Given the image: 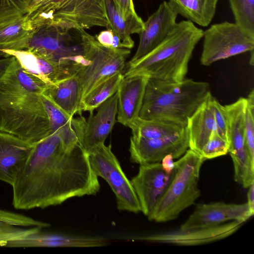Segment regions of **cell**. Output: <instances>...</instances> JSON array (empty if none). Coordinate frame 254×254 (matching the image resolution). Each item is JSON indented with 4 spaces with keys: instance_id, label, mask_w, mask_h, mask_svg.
Instances as JSON below:
<instances>
[{
    "instance_id": "1",
    "label": "cell",
    "mask_w": 254,
    "mask_h": 254,
    "mask_svg": "<svg viewBox=\"0 0 254 254\" xmlns=\"http://www.w3.org/2000/svg\"><path fill=\"white\" fill-rule=\"evenodd\" d=\"M88 153L79 142L70 143L54 132L34 144L12 185L17 209L45 208L100 190Z\"/></svg>"
},
{
    "instance_id": "2",
    "label": "cell",
    "mask_w": 254,
    "mask_h": 254,
    "mask_svg": "<svg viewBox=\"0 0 254 254\" xmlns=\"http://www.w3.org/2000/svg\"><path fill=\"white\" fill-rule=\"evenodd\" d=\"M49 86L14 57L0 77V131L33 144L51 134Z\"/></svg>"
},
{
    "instance_id": "3",
    "label": "cell",
    "mask_w": 254,
    "mask_h": 254,
    "mask_svg": "<svg viewBox=\"0 0 254 254\" xmlns=\"http://www.w3.org/2000/svg\"><path fill=\"white\" fill-rule=\"evenodd\" d=\"M203 31L194 23H177L165 40L149 53L127 65L124 76L141 74L166 81H180L188 73L193 51Z\"/></svg>"
},
{
    "instance_id": "4",
    "label": "cell",
    "mask_w": 254,
    "mask_h": 254,
    "mask_svg": "<svg viewBox=\"0 0 254 254\" xmlns=\"http://www.w3.org/2000/svg\"><path fill=\"white\" fill-rule=\"evenodd\" d=\"M206 82L186 79L166 81L149 78L139 117L186 127L188 119L211 94Z\"/></svg>"
},
{
    "instance_id": "5",
    "label": "cell",
    "mask_w": 254,
    "mask_h": 254,
    "mask_svg": "<svg viewBox=\"0 0 254 254\" xmlns=\"http://www.w3.org/2000/svg\"><path fill=\"white\" fill-rule=\"evenodd\" d=\"M25 15L34 29L45 25L75 30L109 26L104 0H33Z\"/></svg>"
},
{
    "instance_id": "6",
    "label": "cell",
    "mask_w": 254,
    "mask_h": 254,
    "mask_svg": "<svg viewBox=\"0 0 254 254\" xmlns=\"http://www.w3.org/2000/svg\"><path fill=\"white\" fill-rule=\"evenodd\" d=\"M204 161L199 153L188 149L175 162L174 176L148 218L149 220L158 222L173 220L194 203L200 195L198 183Z\"/></svg>"
},
{
    "instance_id": "7",
    "label": "cell",
    "mask_w": 254,
    "mask_h": 254,
    "mask_svg": "<svg viewBox=\"0 0 254 254\" xmlns=\"http://www.w3.org/2000/svg\"><path fill=\"white\" fill-rule=\"evenodd\" d=\"M45 25L33 31L25 50L38 54L68 71L76 73L85 62L78 30Z\"/></svg>"
},
{
    "instance_id": "8",
    "label": "cell",
    "mask_w": 254,
    "mask_h": 254,
    "mask_svg": "<svg viewBox=\"0 0 254 254\" xmlns=\"http://www.w3.org/2000/svg\"><path fill=\"white\" fill-rule=\"evenodd\" d=\"M78 31L85 59L84 64L76 73L80 83L82 100L98 84L113 74L123 72L130 51L106 48L85 30Z\"/></svg>"
},
{
    "instance_id": "9",
    "label": "cell",
    "mask_w": 254,
    "mask_h": 254,
    "mask_svg": "<svg viewBox=\"0 0 254 254\" xmlns=\"http://www.w3.org/2000/svg\"><path fill=\"white\" fill-rule=\"evenodd\" d=\"M200 59L202 65L213 63L254 51V36L235 23L225 21L212 24L203 31Z\"/></svg>"
},
{
    "instance_id": "10",
    "label": "cell",
    "mask_w": 254,
    "mask_h": 254,
    "mask_svg": "<svg viewBox=\"0 0 254 254\" xmlns=\"http://www.w3.org/2000/svg\"><path fill=\"white\" fill-rule=\"evenodd\" d=\"M88 153L94 173L108 183L115 194L118 209L135 213L141 211L134 188L112 152L111 145L100 144Z\"/></svg>"
},
{
    "instance_id": "11",
    "label": "cell",
    "mask_w": 254,
    "mask_h": 254,
    "mask_svg": "<svg viewBox=\"0 0 254 254\" xmlns=\"http://www.w3.org/2000/svg\"><path fill=\"white\" fill-rule=\"evenodd\" d=\"M246 98L240 97L235 102L224 106L227 122L229 151L234 169V179L243 182L254 174V163L245 146V115Z\"/></svg>"
},
{
    "instance_id": "12",
    "label": "cell",
    "mask_w": 254,
    "mask_h": 254,
    "mask_svg": "<svg viewBox=\"0 0 254 254\" xmlns=\"http://www.w3.org/2000/svg\"><path fill=\"white\" fill-rule=\"evenodd\" d=\"M189 148V136L186 127L180 133L159 138L148 139L132 135L129 151L132 162L143 165L160 162L168 154H171L174 159L179 158Z\"/></svg>"
},
{
    "instance_id": "13",
    "label": "cell",
    "mask_w": 254,
    "mask_h": 254,
    "mask_svg": "<svg viewBox=\"0 0 254 254\" xmlns=\"http://www.w3.org/2000/svg\"><path fill=\"white\" fill-rule=\"evenodd\" d=\"M174 175L168 174L160 162L140 165L138 173L130 181L137 196L141 211L148 218L163 195Z\"/></svg>"
},
{
    "instance_id": "14",
    "label": "cell",
    "mask_w": 254,
    "mask_h": 254,
    "mask_svg": "<svg viewBox=\"0 0 254 254\" xmlns=\"http://www.w3.org/2000/svg\"><path fill=\"white\" fill-rule=\"evenodd\" d=\"M244 222L231 221L207 228L179 229L138 238L137 239L152 243L183 246H192L210 243L225 239L237 231Z\"/></svg>"
},
{
    "instance_id": "15",
    "label": "cell",
    "mask_w": 254,
    "mask_h": 254,
    "mask_svg": "<svg viewBox=\"0 0 254 254\" xmlns=\"http://www.w3.org/2000/svg\"><path fill=\"white\" fill-rule=\"evenodd\" d=\"M254 214L248 203L241 204L226 203L217 202L197 204L188 219L180 229L187 230L194 228L216 226L231 221L245 222Z\"/></svg>"
},
{
    "instance_id": "16",
    "label": "cell",
    "mask_w": 254,
    "mask_h": 254,
    "mask_svg": "<svg viewBox=\"0 0 254 254\" xmlns=\"http://www.w3.org/2000/svg\"><path fill=\"white\" fill-rule=\"evenodd\" d=\"M178 15L168 1L162 2L144 22L143 29L138 34V48L127 65L141 59L160 45L176 25Z\"/></svg>"
},
{
    "instance_id": "17",
    "label": "cell",
    "mask_w": 254,
    "mask_h": 254,
    "mask_svg": "<svg viewBox=\"0 0 254 254\" xmlns=\"http://www.w3.org/2000/svg\"><path fill=\"white\" fill-rule=\"evenodd\" d=\"M117 92L101 104L95 114L90 113L79 142L87 153L105 141L117 122Z\"/></svg>"
},
{
    "instance_id": "18",
    "label": "cell",
    "mask_w": 254,
    "mask_h": 254,
    "mask_svg": "<svg viewBox=\"0 0 254 254\" xmlns=\"http://www.w3.org/2000/svg\"><path fill=\"white\" fill-rule=\"evenodd\" d=\"M34 144L0 131V180L11 186L13 184Z\"/></svg>"
},
{
    "instance_id": "19",
    "label": "cell",
    "mask_w": 254,
    "mask_h": 254,
    "mask_svg": "<svg viewBox=\"0 0 254 254\" xmlns=\"http://www.w3.org/2000/svg\"><path fill=\"white\" fill-rule=\"evenodd\" d=\"M148 78L141 74L124 76L117 91L118 122L129 127L139 118Z\"/></svg>"
},
{
    "instance_id": "20",
    "label": "cell",
    "mask_w": 254,
    "mask_h": 254,
    "mask_svg": "<svg viewBox=\"0 0 254 254\" xmlns=\"http://www.w3.org/2000/svg\"><path fill=\"white\" fill-rule=\"evenodd\" d=\"M2 50L13 56L25 70L38 77L49 85L72 75L59 65L28 50Z\"/></svg>"
},
{
    "instance_id": "21",
    "label": "cell",
    "mask_w": 254,
    "mask_h": 254,
    "mask_svg": "<svg viewBox=\"0 0 254 254\" xmlns=\"http://www.w3.org/2000/svg\"><path fill=\"white\" fill-rule=\"evenodd\" d=\"M211 94L188 119L186 128L189 149L200 153L211 134L217 131L212 110Z\"/></svg>"
},
{
    "instance_id": "22",
    "label": "cell",
    "mask_w": 254,
    "mask_h": 254,
    "mask_svg": "<svg viewBox=\"0 0 254 254\" xmlns=\"http://www.w3.org/2000/svg\"><path fill=\"white\" fill-rule=\"evenodd\" d=\"M43 93L69 116L79 113L81 87L76 74L50 85Z\"/></svg>"
},
{
    "instance_id": "23",
    "label": "cell",
    "mask_w": 254,
    "mask_h": 254,
    "mask_svg": "<svg viewBox=\"0 0 254 254\" xmlns=\"http://www.w3.org/2000/svg\"><path fill=\"white\" fill-rule=\"evenodd\" d=\"M108 244L97 237L41 234L40 231L24 239L13 242V247H102Z\"/></svg>"
},
{
    "instance_id": "24",
    "label": "cell",
    "mask_w": 254,
    "mask_h": 254,
    "mask_svg": "<svg viewBox=\"0 0 254 254\" xmlns=\"http://www.w3.org/2000/svg\"><path fill=\"white\" fill-rule=\"evenodd\" d=\"M104 2L109 23L108 28L118 35L124 48L131 49L134 42L131 35L140 33L144 27V21L137 14L127 19L124 18L113 0H104Z\"/></svg>"
},
{
    "instance_id": "25",
    "label": "cell",
    "mask_w": 254,
    "mask_h": 254,
    "mask_svg": "<svg viewBox=\"0 0 254 254\" xmlns=\"http://www.w3.org/2000/svg\"><path fill=\"white\" fill-rule=\"evenodd\" d=\"M34 29L25 14L0 22V49L25 50Z\"/></svg>"
},
{
    "instance_id": "26",
    "label": "cell",
    "mask_w": 254,
    "mask_h": 254,
    "mask_svg": "<svg viewBox=\"0 0 254 254\" xmlns=\"http://www.w3.org/2000/svg\"><path fill=\"white\" fill-rule=\"evenodd\" d=\"M172 8L193 23L206 27L211 22L218 0H169Z\"/></svg>"
},
{
    "instance_id": "27",
    "label": "cell",
    "mask_w": 254,
    "mask_h": 254,
    "mask_svg": "<svg viewBox=\"0 0 254 254\" xmlns=\"http://www.w3.org/2000/svg\"><path fill=\"white\" fill-rule=\"evenodd\" d=\"M132 135L148 139L167 137L178 134L186 127L175 123L138 118L130 126Z\"/></svg>"
},
{
    "instance_id": "28",
    "label": "cell",
    "mask_w": 254,
    "mask_h": 254,
    "mask_svg": "<svg viewBox=\"0 0 254 254\" xmlns=\"http://www.w3.org/2000/svg\"><path fill=\"white\" fill-rule=\"evenodd\" d=\"M124 77L123 72H118L96 86L82 99L79 114H81L82 111L93 112L117 92Z\"/></svg>"
},
{
    "instance_id": "29",
    "label": "cell",
    "mask_w": 254,
    "mask_h": 254,
    "mask_svg": "<svg viewBox=\"0 0 254 254\" xmlns=\"http://www.w3.org/2000/svg\"><path fill=\"white\" fill-rule=\"evenodd\" d=\"M235 23L254 36V0H229Z\"/></svg>"
},
{
    "instance_id": "30",
    "label": "cell",
    "mask_w": 254,
    "mask_h": 254,
    "mask_svg": "<svg viewBox=\"0 0 254 254\" xmlns=\"http://www.w3.org/2000/svg\"><path fill=\"white\" fill-rule=\"evenodd\" d=\"M247 99L245 115V139L247 151L254 163V90L252 89Z\"/></svg>"
},
{
    "instance_id": "31",
    "label": "cell",
    "mask_w": 254,
    "mask_h": 254,
    "mask_svg": "<svg viewBox=\"0 0 254 254\" xmlns=\"http://www.w3.org/2000/svg\"><path fill=\"white\" fill-rule=\"evenodd\" d=\"M229 147L228 140L216 131L211 134L199 154L204 160L211 159L227 154Z\"/></svg>"
},
{
    "instance_id": "32",
    "label": "cell",
    "mask_w": 254,
    "mask_h": 254,
    "mask_svg": "<svg viewBox=\"0 0 254 254\" xmlns=\"http://www.w3.org/2000/svg\"><path fill=\"white\" fill-rule=\"evenodd\" d=\"M33 0H0V22L26 14Z\"/></svg>"
},
{
    "instance_id": "33",
    "label": "cell",
    "mask_w": 254,
    "mask_h": 254,
    "mask_svg": "<svg viewBox=\"0 0 254 254\" xmlns=\"http://www.w3.org/2000/svg\"><path fill=\"white\" fill-rule=\"evenodd\" d=\"M210 103L218 133L224 138H228L227 122L224 106H222L212 95Z\"/></svg>"
},
{
    "instance_id": "34",
    "label": "cell",
    "mask_w": 254,
    "mask_h": 254,
    "mask_svg": "<svg viewBox=\"0 0 254 254\" xmlns=\"http://www.w3.org/2000/svg\"><path fill=\"white\" fill-rule=\"evenodd\" d=\"M95 37L102 45L106 48L114 50L124 48L118 35L110 28L101 31Z\"/></svg>"
},
{
    "instance_id": "35",
    "label": "cell",
    "mask_w": 254,
    "mask_h": 254,
    "mask_svg": "<svg viewBox=\"0 0 254 254\" xmlns=\"http://www.w3.org/2000/svg\"><path fill=\"white\" fill-rule=\"evenodd\" d=\"M123 17L127 19L137 13L134 9L133 0H113Z\"/></svg>"
},
{
    "instance_id": "36",
    "label": "cell",
    "mask_w": 254,
    "mask_h": 254,
    "mask_svg": "<svg viewBox=\"0 0 254 254\" xmlns=\"http://www.w3.org/2000/svg\"><path fill=\"white\" fill-rule=\"evenodd\" d=\"M174 158L171 154L165 156L161 160V165L163 169L167 173H171L175 167Z\"/></svg>"
},
{
    "instance_id": "37",
    "label": "cell",
    "mask_w": 254,
    "mask_h": 254,
    "mask_svg": "<svg viewBox=\"0 0 254 254\" xmlns=\"http://www.w3.org/2000/svg\"><path fill=\"white\" fill-rule=\"evenodd\" d=\"M247 192L248 204L251 210L254 212V183L248 188Z\"/></svg>"
},
{
    "instance_id": "38",
    "label": "cell",
    "mask_w": 254,
    "mask_h": 254,
    "mask_svg": "<svg viewBox=\"0 0 254 254\" xmlns=\"http://www.w3.org/2000/svg\"><path fill=\"white\" fill-rule=\"evenodd\" d=\"M14 59L13 56L0 58V77Z\"/></svg>"
},
{
    "instance_id": "39",
    "label": "cell",
    "mask_w": 254,
    "mask_h": 254,
    "mask_svg": "<svg viewBox=\"0 0 254 254\" xmlns=\"http://www.w3.org/2000/svg\"><path fill=\"white\" fill-rule=\"evenodd\" d=\"M11 56L6 53L4 51H3L2 50L0 49V58H5Z\"/></svg>"
}]
</instances>
